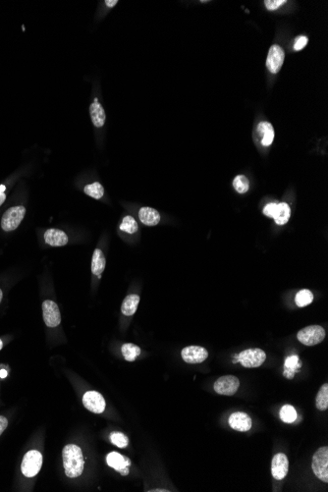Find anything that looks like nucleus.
Wrapping results in <instances>:
<instances>
[{
    "mask_svg": "<svg viewBox=\"0 0 328 492\" xmlns=\"http://www.w3.org/2000/svg\"><path fill=\"white\" fill-rule=\"evenodd\" d=\"M104 3L106 4L108 7L111 8V7H114L118 3V1L117 0H106Z\"/></svg>",
    "mask_w": 328,
    "mask_h": 492,
    "instance_id": "35",
    "label": "nucleus"
},
{
    "mask_svg": "<svg viewBox=\"0 0 328 492\" xmlns=\"http://www.w3.org/2000/svg\"><path fill=\"white\" fill-rule=\"evenodd\" d=\"M44 241L52 246H63L68 243V236L59 229H48L44 233Z\"/></svg>",
    "mask_w": 328,
    "mask_h": 492,
    "instance_id": "16",
    "label": "nucleus"
},
{
    "mask_svg": "<svg viewBox=\"0 0 328 492\" xmlns=\"http://www.w3.org/2000/svg\"><path fill=\"white\" fill-rule=\"evenodd\" d=\"M280 418L286 424H292L297 418V412L291 405H285L280 410Z\"/></svg>",
    "mask_w": 328,
    "mask_h": 492,
    "instance_id": "27",
    "label": "nucleus"
},
{
    "mask_svg": "<svg viewBox=\"0 0 328 492\" xmlns=\"http://www.w3.org/2000/svg\"><path fill=\"white\" fill-rule=\"evenodd\" d=\"M42 466V455L40 451L30 450L24 456L21 470L27 478H32L40 470Z\"/></svg>",
    "mask_w": 328,
    "mask_h": 492,
    "instance_id": "5",
    "label": "nucleus"
},
{
    "mask_svg": "<svg viewBox=\"0 0 328 492\" xmlns=\"http://www.w3.org/2000/svg\"><path fill=\"white\" fill-rule=\"evenodd\" d=\"M233 187L236 192H238L239 194H245L248 191L250 182H248L246 176L238 175L235 177V179L233 181Z\"/></svg>",
    "mask_w": 328,
    "mask_h": 492,
    "instance_id": "29",
    "label": "nucleus"
},
{
    "mask_svg": "<svg viewBox=\"0 0 328 492\" xmlns=\"http://www.w3.org/2000/svg\"><path fill=\"white\" fill-rule=\"evenodd\" d=\"M266 358V354L264 351L258 348H252V349H246L245 351L241 352L238 355V362H240L243 366L252 368H258L260 366Z\"/></svg>",
    "mask_w": 328,
    "mask_h": 492,
    "instance_id": "6",
    "label": "nucleus"
},
{
    "mask_svg": "<svg viewBox=\"0 0 328 492\" xmlns=\"http://www.w3.org/2000/svg\"><path fill=\"white\" fill-rule=\"evenodd\" d=\"M240 386L239 380L234 376H221L216 382L214 388V391L219 395L233 396L238 391Z\"/></svg>",
    "mask_w": 328,
    "mask_h": 492,
    "instance_id": "7",
    "label": "nucleus"
},
{
    "mask_svg": "<svg viewBox=\"0 0 328 492\" xmlns=\"http://www.w3.org/2000/svg\"><path fill=\"white\" fill-rule=\"evenodd\" d=\"M312 301H314V294L308 289H302L301 291H299L296 295V298H295L296 304L299 308L306 306L310 304Z\"/></svg>",
    "mask_w": 328,
    "mask_h": 492,
    "instance_id": "26",
    "label": "nucleus"
},
{
    "mask_svg": "<svg viewBox=\"0 0 328 492\" xmlns=\"http://www.w3.org/2000/svg\"><path fill=\"white\" fill-rule=\"evenodd\" d=\"M4 190H5V186H3V185L0 186V192H4Z\"/></svg>",
    "mask_w": 328,
    "mask_h": 492,
    "instance_id": "38",
    "label": "nucleus"
},
{
    "mask_svg": "<svg viewBox=\"0 0 328 492\" xmlns=\"http://www.w3.org/2000/svg\"><path fill=\"white\" fill-rule=\"evenodd\" d=\"M121 352L126 360L134 362L137 358L138 356L140 355V348L135 344L127 343L122 346Z\"/></svg>",
    "mask_w": 328,
    "mask_h": 492,
    "instance_id": "23",
    "label": "nucleus"
},
{
    "mask_svg": "<svg viewBox=\"0 0 328 492\" xmlns=\"http://www.w3.org/2000/svg\"><path fill=\"white\" fill-rule=\"evenodd\" d=\"M2 297H3V294H2V291L0 290V302L2 301Z\"/></svg>",
    "mask_w": 328,
    "mask_h": 492,
    "instance_id": "39",
    "label": "nucleus"
},
{
    "mask_svg": "<svg viewBox=\"0 0 328 492\" xmlns=\"http://www.w3.org/2000/svg\"><path fill=\"white\" fill-rule=\"evenodd\" d=\"M276 208H277V204L275 202H270L268 204H266L264 208V214L268 218H274V214H275V210H276Z\"/></svg>",
    "mask_w": 328,
    "mask_h": 492,
    "instance_id": "33",
    "label": "nucleus"
},
{
    "mask_svg": "<svg viewBox=\"0 0 328 492\" xmlns=\"http://www.w3.org/2000/svg\"><path fill=\"white\" fill-rule=\"evenodd\" d=\"M228 422H229V426L233 430H235L237 432H248L252 426V420L250 416L244 412H233L229 416Z\"/></svg>",
    "mask_w": 328,
    "mask_h": 492,
    "instance_id": "11",
    "label": "nucleus"
},
{
    "mask_svg": "<svg viewBox=\"0 0 328 492\" xmlns=\"http://www.w3.org/2000/svg\"><path fill=\"white\" fill-rule=\"evenodd\" d=\"M86 194L94 198V200H100L104 194V189L102 185L98 182H94L92 184L86 185L84 189Z\"/></svg>",
    "mask_w": 328,
    "mask_h": 492,
    "instance_id": "25",
    "label": "nucleus"
},
{
    "mask_svg": "<svg viewBox=\"0 0 328 492\" xmlns=\"http://www.w3.org/2000/svg\"><path fill=\"white\" fill-rule=\"evenodd\" d=\"M8 426V420L5 416H0V436L3 434V432L6 430Z\"/></svg>",
    "mask_w": 328,
    "mask_h": 492,
    "instance_id": "34",
    "label": "nucleus"
},
{
    "mask_svg": "<svg viewBox=\"0 0 328 492\" xmlns=\"http://www.w3.org/2000/svg\"><path fill=\"white\" fill-rule=\"evenodd\" d=\"M289 462L288 458L283 453L276 454L272 462V474L275 480H282L288 474Z\"/></svg>",
    "mask_w": 328,
    "mask_h": 492,
    "instance_id": "13",
    "label": "nucleus"
},
{
    "mask_svg": "<svg viewBox=\"0 0 328 492\" xmlns=\"http://www.w3.org/2000/svg\"><path fill=\"white\" fill-rule=\"evenodd\" d=\"M5 200H6V194H4V192H0V206H2Z\"/></svg>",
    "mask_w": 328,
    "mask_h": 492,
    "instance_id": "36",
    "label": "nucleus"
},
{
    "mask_svg": "<svg viewBox=\"0 0 328 492\" xmlns=\"http://www.w3.org/2000/svg\"><path fill=\"white\" fill-rule=\"evenodd\" d=\"M108 465L113 468L115 470L119 472L123 476L129 474V466L131 464L130 460L117 452H111L106 457Z\"/></svg>",
    "mask_w": 328,
    "mask_h": 492,
    "instance_id": "14",
    "label": "nucleus"
},
{
    "mask_svg": "<svg viewBox=\"0 0 328 492\" xmlns=\"http://www.w3.org/2000/svg\"><path fill=\"white\" fill-rule=\"evenodd\" d=\"M301 366V360H300L299 356H290L286 358V360H285L283 376L288 380H292V378H294L295 374L297 372H299Z\"/></svg>",
    "mask_w": 328,
    "mask_h": 492,
    "instance_id": "18",
    "label": "nucleus"
},
{
    "mask_svg": "<svg viewBox=\"0 0 328 492\" xmlns=\"http://www.w3.org/2000/svg\"><path fill=\"white\" fill-rule=\"evenodd\" d=\"M25 214H26V208L23 206L10 208L4 212L1 218L2 229L6 232L15 230L25 218Z\"/></svg>",
    "mask_w": 328,
    "mask_h": 492,
    "instance_id": "4",
    "label": "nucleus"
},
{
    "mask_svg": "<svg viewBox=\"0 0 328 492\" xmlns=\"http://www.w3.org/2000/svg\"><path fill=\"white\" fill-rule=\"evenodd\" d=\"M7 374H8V372H7V370H0V378H5L7 376Z\"/></svg>",
    "mask_w": 328,
    "mask_h": 492,
    "instance_id": "37",
    "label": "nucleus"
},
{
    "mask_svg": "<svg viewBox=\"0 0 328 492\" xmlns=\"http://www.w3.org/2000/svg\"><path fill=\"white\" fill-rule=\"evenodd\" d=\"M140 302V297L136 294L127 296L122 302L121 312L126 316H132L137 312L138 306Z\"/></svg>",
    "mask_w": 328,
    "mask_h": 492,
    "instance_id": "22",
    "label": "nucleus"
},
{
    "mask_svg": "<svg viewBox=\"0 0 328 492\" xmlns=\"http://www.w3.org/2000/svg\"><path fill=\"white\" fill-rule=\"evenodd\" d=\"M106 260L102 250L100 248H96L92 260V272L94 275H96L98 278H100L106 268Z\"/></svg>",
    "mask_w": 328,
    "mask_h": 492,
    "instance_id": "19",
    "label": "nucleus"
},
{
    "mask_svg": "<svg viewBox=\"0 0 328 492\" xmlns=\"http://www.w3.org/2000/svg\"><path fill=\"white\" fill-rule=\"evenodd\" d=\"M138 218L146 226H156L160 221V212L150 206H144L138 212Z\"/></svg>",
    "mask_w": 328,
    "mask_h": 492,
    "instance_id": "17",
    "label": "nucleus"
},
{
    "mask_svg": "<svg viewBox=\"0 0 328 492\" xmlns=\"http://www.w3.org/2000/svg\"><path fill=\"white\" fill-rule=\"evenodd\" d=\"M258 131L262 134V144L264 146H270L274 140V126L266 121L260 122L258 125Z\"/></svg>",
    "mask_w": 328,
    "mask_h": 492,
    "instance_id": "20",
    "label": "nucleus"
},
{
    "mask_svg": "<svg viewBox=\"0 0 328 492\" xmlns=\"http://www.w3.org/2000/svg\"><path fill=\"white\" fill-rule=\"evenodd\" d=\"M82 404L86 410L94 414L104 412L106 406L104 396L96 391L86 392L82 396Z\"/></svg>",
    "mask_w": 328,
    "mask_h": 492,
    "instance_id": "8",
    "label": "nucleus"
},
{
    "mask_svg": "<svg viewBox=\"0 0 328 492\" xmlns=\"http://www.w3.org/2000/svg\"><path fill=\"white\" fill-rule=\"evenodd\" d=\"M120 230L124 231L126 233H129V234L136 233L138 231L137 221L133 216H125L122 220L121 225H120Z\"/></svg>",
    "mask_w": 328,
    "mask_h": 492,
    "instance_id": "28",
    "label": "nucleus"
},
{
    "mask_svg": "<svg viewBox=\"0 0 328 492\" xmlns=\"http://www.w3.org/2000/svg\"><path fill=\"white\" fill-rule=\"evenodd\" d=\"M297 338L306 346H314L324 340L326 330L320 326H310L300 330Z\"/></svg>",
    "mask_w": 328,
    "mask_h": 492,
    "instance_id": "3",
    "label": "nucleus"
},
{
    "mask_svg": "<svg viewBox=\"0 0 328 492\" xmlns=\"http://www.w3.org/2000/svg\"><path fill=\"white\" fill-rule=\"evenodd\" d=\"M181 356L186 362L196 364L204 362L208 356V352L200 346H189L182 350Z\"/></svg>",
    "mask_w": 328,
    "mask_h": 492,
    "instance_id": "12",
    "label": "nucleus"
},
{
    "mask_svg": "<svg viewBox=\"0 0 328 492\" xmlns=\"http://www.w3.org/2000/svg\"><path fill=\"white\" fill-rule=\"evenodd\" d=\"M308 36H298L294 42V50H296V52L302 50L308 44Z\"/></svg>",
    "mask_w": 328,
    "mask_h": 492,
    "instance_id": "32",
    "label": "nucleus"
},
{
    "mask_svg": "<svg viewBox=\"0 0 328 492\" xmlns=\"http://www.w3.org/2000/svg\"><path fill=\"white\" fill-rule=\"evenodd\" d=\"M2 347H3V343H2V341H1V339H0V350L2 349Z\"/></svg>",
    "mask_w": 328,
    "mask_h": 492,
    "instance_id": "40",
    "label": "nucleus"
},
{
    "mask_svg": "<svg viewBox=\"0 0 328 492\" xmlns=\"http://www.w3.org/2000/svg\"><path fill=\"white\" fill-rule=\"evenodd\" d=\"M62 458L65 474L68 478H75L82 474L84 460L79 446L74 444L66 445L62 451Z\"/></svg>",
    "mask_w": 328,
    "mask_h": 492,
    "instance_id": "1",
    "label": "nucleus"
},
{
    "mask_svg": "<svg viewBox=\"0 0 328 492\" xmlns=\"http://www.w3.org/2000/svg\"><path fill=\"white\" fill-rule=\"evenodd\" d=\"M90 115L94 127L102 128L104 126L106 120V111L96 98L94 100L92 104L90 106Z\"/></svg>",
    "mask_w": 328,
    "mask_h": 492,
    "instance_id": "15",
    "label": "nucleus"
},
{
    "mask_svg": "<svg viewBox=\"0 0 328 492\" xmlns=\"http://www.w3.org/2000/svg\"><path fill=\"white\" fill-rule=\"evenodd\" d=\"M284 59H285V52L283 48L278 44H274L270 48L266 58V67L268 71L272 74H277L284 63Z\"/></svg>",
    "mask_w": 328,
    "mask_h": 492,
    "instance_id": "10",
    "label": "nucleus"
},
{
    "mask_svg": "<svg viewBox=\"0 0 328 492\" xmlns=\"http://www.w3.org/2000/svg\"><path fill=\"white\" fill-rule=\"evenodd\" d=\"M42 316L48 328H56L61 322L60 310L55 302L46 300L42 302Z\"/></svg>",
    "mask_w": 328,
    "mask_h": 492,
    "instance_id": "9",
    "label": "nucleus"
},
{
    "mask_svg": "<svg viewBox=\"0 0 328 492\" xmlns=\"http://www.w3.org/2000/svg\"><path fill=\"white\" fill-rule=\"evenodd\" d=\"M316 408L320 410H328V383H324L318 395H316Z\"/></svg>",
    "mask_w": 328,
    "mask_h": 492,
    "instance_id": "24",
    "label": "nucleus"
},
{
    "mask_svg": "<svg viewBox=\"0 0 328 492\" xmlns=\"http://www.w3.org/2000/svg\"><path fill=\"white\" fill-rule=\"evenodd\" d=\"M290 216H291V208L289 204L286 202L277 204V208L274 216L275 223L278 225H284L289 221Z\"/></svg>",
    "mask_w": 328,
    "mask_h": 492,
    "instance_id": "21",
    "label": "nucleus"
},
{
    "mask_svg": "<svg viewBox=\"0 0 328 492\" xmlns=\"http://www.w3.org/2000/svg\"><path fill=\"white\" fill-rule=\"evenodd\" d=\"M312 472L318 478L328 482V447H320L312 457Z\"/></svg>",
    "mask_w": 328,
    "mask_h": 492,
    "instance_id": "2",
    "label": "nucleus"
},
{
    "mask_svg": "<svg viewBox=\"0 0 328 492\" xmlns=\"http://www.w3.org/2000/svg\"><path fill=\"white\" fill-rule=\"evenodd\" d=\"M110 440L115 446L119 448H125L128 446V438L123 434L112 432L110 434Z\"/></svg>",
    "mask_w": 328,
    "mask_h": 492,
    "instance_id": "30",
    "label": "nucleus"
},
{
    "mask_svg": "<svg viewBox=\"0 0 328 492\" xmlns=\"http://www.w3.org/2000/svg\"><path fill=\"white\" fill-rule=\"evenodd\" d=\"M286 2V0H266L264 5L270 11H274L278 9L280 6L284 5Z\"/></svg>",
    "mask_w": 328,
    "mask_h": 492,
    "instance_id": "31",
    "label": "nucleus"
}]
</instances>
